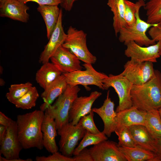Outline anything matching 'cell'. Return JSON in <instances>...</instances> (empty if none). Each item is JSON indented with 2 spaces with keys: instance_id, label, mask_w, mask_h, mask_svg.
I'll list each match as a JSON object with an SVG mask.
<instances>
[{
  "instance_id": "1",
  "label": "cell",
  "mask_w": 161,
  "mask_h": 161,
  "mask_svg": "<svg viewBox=\"0 0 161 161\" xmlns=\"http://www.w3.org/2000/svg\"><path fill=\"white\" fill-rule=\"evenodd\" d=\"M44 115V112L40 109L17 116L18 137L23 149H43L41 125Z\"/></svg>"
},
{
  "instance_id": "2",
  "label": "cell",
  "mask_w": 161,
  "mask_h": 161,
  "mask_svg": "<svg viewBox=\"0 0 161 161\" xmlns=\"http://www.w3.org/2000/svg\"><path fill=\"white\" fill-rule=\"evenodd\" d=\"M132 106L147 112L161 108V72L155 70L150 80L139 85H133L131 92Z\"/></svg>"
},
{
  "instance_id": "3",
  "label": "cell",
  "mask_w": 161,
  "mask_h": 161,
  "mask_svg": "<svg viewBox=\"0 0 161 161\" xmlns=\"http://www.w3.org/2000/svg\"><path fill=\"white\" fill-rule=\"evenodd\" d=\"M80 90L78 86H72L68 85L65 91L54 103L49 106L45 111L55 120L57 130L69 122L70 109Z\"/></svg>"
},
{
  "instance_id": "4",
  "label": "cell",
  "mask_w": 161,
  "mask_h": 161,
  "mask_svg": "<svg viewBox=\"0 0 161 161\" xmlns=\"http://www.w3.org/2000/svg\"><path fill=\"white\" fill-rule=\"evenodd\" d=\"M86 35V34L83 30H78L70 26L62 46L68 49L80 60L84 63L94 64L97 59L87 48Z\"/></svg>"
},
{
  "instance_id": "5",
  "label": "cell",
  "mask_w": 161,
  "mask_h": 161,
  "mask_svg": "<svg viewBox=\"0 0 161 161\" xmlns=\"http://www.w3.org/2000/svg\"><path fill=\"white\" fill-rule=\"evenodd\" d=\"M139 10L135 14V23L131 26L126 25L122 27L119 32V40L125 45L131 41H134L141 46H148L156 43L146 34L147 30L156 24H150L142 20L140 17Z\"/></svg>"
},
{
  "instance_id": "6",
  "label": "cell",
  "mask_w": 161,
  "mask_h": 161,
  "mask_svg": "<svg viewBox=\"0 0 161 161\" xmlns=\"http://www.w3.org/2000/svg\"><path fill=\"white\" fill-rule=\"evenodd\" d=\"M82 65L85 69L84 70L63 73L68 85L72 86L81 85L87 90H90L88 85H93L104 90L103 81L108 76L103 73L97 72L92 64L84 63Z\"/></svg>"
},
{
  "instance_id": "7",
  "label": "cell",
  "mask_w": 161,
  "mask_h": 161,
  "mask_svg": "<svg viewBox=\"0 0 161 161\" xmlns=\"http://www.w3.org/2000/svg\"><path fill=\"white\" fill-rule=\"evenodd\" d=\"M104 90L113 87L117 94L119 104L115 111L118 112L132 106L131 94L133 84L121 74L115 75L109 74L103 81Z\"/></svg>"
},
{
  "instance_id": "8",
  "label": "cell",
  "mask_w": 161,
  "mask_h": 161,
  "mask_svg": "<svg viewBox=\"0 0 161 161\" xmlns=\"http://www.w3.org/2000/svg\"><path fill=\"white\" fill-rule=\"evenodd\" d=\"M57 130L60 137L59 143L60 151L63 155L71 157L78 141L83 138L86 130L79 123L73 125L71 122L65 124Z\"/></svg>"
},
{
  "instance_id": "9",
  "label": "cell",
  "mask_w": 161,
  "mask_h": 161,
  "mask_svg": "<svg viewBox=\"0 0 161 161\" xmlns=\"http://www.w3.org/2000/svg\"><path fill=\"white\" fill-rule=\"evenodd\" d=\"M120 74L134 85L143 84L150 80L154 74L153 63L141 62L131 59L124 65Z\"/></svg>"
},
{
  "instance_id": "10",
  "label": "cell",
  "mask_w": 161,
  "mask_h": 161,
  "mask_svg": "<svg viewBox=\"0 0 161 161\" xmlns=\"http://www.w3.org/2000/svg\"><path fill=\"white\" fill-rule=\"evenodd\" d=\"M0 161H10L18 158L21 151L23 148L18 137L16 122L13 120L7 128L6 134L0 142Z\"/></svg>"
},
{
  "instance_id": "11",
  "label": "cell",
  "mask_w": 161,
  "mask_h": 161,
  "mask_svg": "<svg viewBox=\"0 0 161 161\" xmlns=\"http://www.w3.org/2000/svg\"><path fill=\"white\" fill-rule=\"evenodd\" d=\"M89 149L94 161H127L118 144L113 141H104Z\"/></svg>"
},
{
  "instance_id": "12",
  "label": "cell",
  "mask_w": 161,
  "mask_h": 161,
  "mask_svg": "<svg viewBox=\"0 0 161 161\" xmlns=\"http://www.w3.org/2000/svg\"><path fill=\"white\" fill-rule=\"evenodd\" d=\"M159 41L148 46H140L134 41H131L126 45V48L124 54L127 57L137 61L157 62V59L160 56L159 54Z\"/></svg>"
},
{
  "instance_id": "13",
  "label": "cell",
  "mask_w": 161,
  "mask_h": 161,
  "mask_svg": "<svg viewBox=\"0 0 161 161\" xmlns=\"http://www.w3.org/2000/svg\"><path fill=\"white\" fill-rule=\"evenodd\" d=\"M63 12L61 9L56 26L39 58V62L43 64L49 62L51 57L64 43L66 37L62 24Z\"/></svg>"
},
{
  "instance_id": "14",
  "label": "cell",
  "mask_w": 161,
  "mask_h": 161,
  "mask_svg": "<svg viewBox=\"0 0 161 161\" xmlns=\"http://www.w3.org/2000/svg\"><path fill=\"white\" fill-rule=\"evenodd\" d=\"M110 91L107 93L106 98L100 107L92 109V110L97 114L102 119L104 124L102 132L108 137L111 136L117 127V112L114 110V104L109 97Z\"/></svg>"
},
{
  "instance_id": "15",
  "label": "cell",
  "mask_w": 161,
  "mask_h": 161,
  "mask_svg": "<svg viewBox=\"0 0 161 161\" xmlns=\"http://www.w3.org/2000/svg\"><path fill=\"white\" fill-rule=\"evenodd\" d=\"M101 95L100 92L95 91L92 92L88 96L77 97L70 109L69 122L73 125L77 124L81 117L91 111L93 104Z\"/></svg>"
},
{
  "instance_id": "16",
  "label": "cell",
  "mask_w": 161,
  "mask_h": 161,
  "mask_svg": "<svg viewBox=\"0 0 161 161\" xmlns=\"http://www.w3.org/2000/svg\"><path fill=\"white\" fill-rule=\"evenodd\" d=\"M62 73L81 70L82 67L78 58L68 49L61 46L50 58Z\"/></svg>"
},
{
  "instance_id": "17",
  "label": "cell",
  "mask_w": 161,
  "mask_h": 161,
  "mask_svg": "<svg viewBox=\"0 0 161 161\" xmlns=\"http://www.w3.org/2000/svg\"><path fill=\"white\" fill-rule=\"evenodd\" d=\"M29 7L18 0H2L0 1V16L27 23L29 19L27 11Z\"/></svg>"
},
{
  "instance_id": "18",
  "label": "cell",
  "mask_w": 161,
  "mask_h": 161,
  "mask_svg": "<svg viewBox=\"0 0 161 161\" xmlns=\"http://www.w3.org/2000/svg\"><path fill=\"white\" fill-rule=\"evenodd\" d=\"M67 85L65 77L62 74L44 89L41 95L44 102L40 106V109L45 112L49 106L64 92Z\"/></svg>"
},
{
  "instance_id": "19",
  "label": "cell",
  "mask_w": 161,
  "mask_h": 161,
  "mask_svg": "<svg viewBox=\"0 0 161 161\" xmlns=\"http://www.w3.org/2000/svg\"><path fill=\"white\" fill-rule=\"evenodd\" d=\"M56 130L55 120L45 112L41 125L43 143L46 149L52 154L58 151V150L55 140L58 134Z\"/></svg>"
},
{
  "instance_id": "20",
  "label": "cell",
  "mask_w": 161,
  "mask_h": 161,
  "mask_svg": "<svg viewBox=\"0 0 161 161\" xmlns=\"http://www.w3.org/2000/svg\"><path fill=\"white\" fill-rule=\"evenodd\" d=\"M117 113V127H129L137 125H145L147 112L132 106Z\"/></svg>"
},
{
  "instance_id": "21",
  "label": "cell",
  "mask_w": 161,
  "mask_h": 161,
  "mask_svg": "<svg viewBox=\"0 0 161 161\" xmlns=\"http://www.w3.org/2000/svg\"><path fill=\"white\" fill-rule=\"evenodd\" d=\"M132 136L137 146L154 153L156 151L155 141L145 127L143 125H134L129 127Z\"/></svg>"
},
{
  "instance_id": "22",
  "label": "cell",
  "mask_w": 161,
  "mask_h": 161,
  "mask_svg": "<svg viewBox=\"0 0 161 161\" xmlns=\"http://www.w3.org/2000/svg\"><path fill=\"white\" fill-rule=\"evenodd\" d=\"M35 75L37 83L44 89L63 73L53 63L42 64Z\"/></svg>"
},
{
  "instance_id": "23",
  "label": "cell",
  "mask_w": 161,
  "mask_h": 161,
  "mask_svg": "<svg viewBox=\"0 0 161 161\" xmlns=\"http://www.w3.org/2000/svg\"><path fill=\"white\" fill-rule=\"evenodd\" d=\"M37 10L44 21L47 30V36L49 40L58 22L61 9L58 5H39Z\"/></svg>"
},
{
  "instance_id": "24",
  "label": "cell",
  "mask_w": 161,
  "mask_h": 161,
  "mask_svg": "<svg viewBox=\"0 0 161 161\" xmlns=\"http://www.w3.org/2000/svg\"><path fill=\"white\" fill-rule=\"evenodd\" d=\"M125 0H108L107 4L113 14V26L116 36L127 25L125 19Z\"/></svg>"
},
{
  "instance_id": "25",
  "label": "cell",
  "mask_w": 161,
  "mask_h": 161,
  "mask_svg": "<svg viewBox=\"0 0 161 161\" xmlns=\"http://www.w3.org/2000/svg\"><path fill=\"white\" fill-rule=\"evenodd\" d=\"M119 148L127 161H155V156L154 152L140 147L119 146Z\"/></svg>"
},
{
  "instance_id": "26",
  "label": "cell",
  "mask_w": 161,
  "mask_h": 161,
  "mask_svg": "<svg viewBox=\"0 0 161 161\" xmlns=\"http://www.w3.org/2000/svg\"><path fill=\"white\" fill-rule=\"evenodd\" d=\"M144 126L154 139L161 137V118L158 109L147 112Z\"/></svg>"
},
{
  "instance_id": "27",
  "label": "cell",
  "mask_w": 161,
  "mask_h": 161,
  "mask_svg": "<svg viewBox=\"0 0 161 161\" xmlns=\"http://www.w3.org/2000/svg\"><path fill=\"white\" fill-rule=\"evenodd\" d=\"M144 8L146 10L147 23L154 24L161 23V0H149Z\"/></svg>"
},
{
  "instance_id": "28",
  "label": "cell",
  "mask_w": 161,
  "mask_h": 161,
  "mask_svg": "<svg viewBox=\"0 0 161 161\" xmlns=\"http://www.w3.org/2000/svg\"><path fill=\"white\" fill-rule=\"evenodd\" d=\"M107 139V137L102 131L99 134H95L86 131L81 141L75 149L73 155L78 154L82 150L88 146L97 144Z\"/></svg>"
},
{
  "instance_id": "29",
  "label": "cell",
  "mask_w": 161,
  "mask_h": 161,
  "mask_svg": "<svg viewBox=\"0 0 161 161\" xmlns=\"http://www.w3.org/2000/svg\"><path fill=\"white\" fill-rule=\"evenodd\" d=\"M39 97L38 91L35 86L31 88L22 97L13 104L16 107L23 109H28L35 107Z\"/></svg>"
},
{
  "instance_id": "30",
  "label": "cell",
  "mask_w": 161,
  "mask_h": 161,
  "mask_svg": "<svg viewBox=\"0 0 161 161\" xmlns=\"http://www.w3.org/2000/svg\"><path fill=\"white\" fill-rule=\"evenodd\" d=\"M32 86V84L30 82L11 85L6 97L13 103L24 95Z\"/></svg>"
},
{
  "instance_id": "31",
  "label": "cell",
  "mask_w": 161,
  "mask_h": 161,
  "mask_svg": "<svg viewBox=\"0 0 161 161\" xmlns=\"http://www.w3.org/2000/svg\"><path fill=\"white\" fill-rule=\"evenodd\" d=\"M145 3L144 0H138L135 3L125 0V19L127 25L131 26L135 23L136 12L141 7H144Z\"/></svg>"
},
{
  "instance_id": "32",
  "label": "cell",
  "mask_w": 161,
  "mask_h": 161,
  "mask_svg": "<svg viewBox=\"0 0 161 161\" xmlns=\"http://www.w3.org/2000/svg\"><path fill=\"white\" fill-rule=\"evenodd\" d=\"M118 137L119 146L134 147L137 146L132 136L129 127H117L114 132Z\"/></svg>"
},
{
  "instance_id": "33",
  "label": "cell",
  "mask_w": 161,
  "mask_h": 161,
  "mask_svg": "<svg viewBox=\"0 0 161 161\" xmlns=\"http://www.w3.org/2000/svg\"><path fill=\"white\" fill-rule=\"evenodd\" d=\"M94 112L92 110L88 114L83 117L79 121V123L86 131L92 134H98L101 132L98 129L93 120Z\"/></svg>"
},
{
  "instance_id": "34",
  "label": "cell",
  "mask_w": 161,
  "mask_h": 161,
  "mask_svg": "<svg viewBox=\"0 0 161 161\" xmlns=\"http://www.w3.org/2000/svg\"><path fill=\"white\" fill-rule=\"evenodd\" d=\"M47 157L37 156L36 161H74L73 157L65 156L58 151L52 154Z\"/></svg>"
},
{
  "instance_id": "35",
  "label": "cell",
  "mask_w": 161,
  "mask_h": 161,
  "mask_svg": "<svg viewBox=\"0 0 161 161\" xmlns=\"http://www.w3.org/2000/svg\"><path fill=\"white\" fill-rule=\"evenodd\" d=\"M148 33L152 39L156 42L158 41L161 39V23L151 27Z\"/></svg>"
},
{
  "instance_id": "36",
  "label": "cell",
  "mask_w": 161,
  "mask_h": 161,
  "mask_svg": "<svg viewBox=\"0 0 161 161\" xmlns=\"http://www.w3.org/2000/svg\"><path fill=\"white\" fill-rule=\"evenodd\" d=\"M73 157L74 161H94L89 149L86 148Z\"/></svg>"
},
{
  "instance_id": "37",
  "label": "cell",
  "mask_w": 161,
  "mask_h": 161,
  "mask_svg": "<svg viewBox=\"0 0 161 161\" xmlns=\"http://www.w3.org/2000/svg\"><path fill=\"white\" fill-rule=\"evenodd\" d=\"M25 4L29 2H34L39 5H58L61 0H18Z\"/></svg>"
},
{
  "instance_id": "38",
  "label": "cell",
  "mask_w": 161,
  "mask_h": 161,
  "mask_svg": "<svg viewBox=\"0 0 161 161\" xmlns=\"http://www.w3.org/2000/svg\"><path fill=\"white\" fill-rule=\"evenodd\" d=\"M156 151L154 153L155 156V161H161V137L155 139Z\"/></svg>"
},
{
  "instance_id": "39",
  "label": "cell",
  "mask_w": 161,
  "mask_h": 161,
  "mask_svg": "<svg viewBox=\"0 0 161 161\" xmlns=\"http://www.w3.org/2000/svg\"><path fill=\"white\" fill-rule=\"evenodd\" d=\"M13 121V120L6 116L4 113L1 112H0V125L7 128L11 124Z\"/></svg>"
},
{
  "instance_id": "40",
  "label": "cell",
  "mask_w": 161,
  "mask_h": 161,
  "mask_svg": "<svg viewBox=\"0 0 161 161\" xmlns=\"http://www.w3.org/2000/svg\"><path fill=\"white\" fill-rule=\"evenodd\" d=\"M78 0H61L60 5L65 10L69 11L72 9L74 3Z\"/></svg>"
},
{
  "instance_id": "41",
  "label": "cell",
  "mask_w": 161,
  "mask_h": 161,
  "mask_svg": "<svg viewBox=\"0 0 161 161\" xmlns=\"http://www.w3.org/2000/svg\"><path fill=\"white\" fill-rule=\"evenodd\" d=\"M7 131V128L1 125H0V142H1L5 136Z\"/></svg>"
},
{
  "instance_id": "42",
  "label": "cell",
  "mask_w": 161,
  "mask_h": 161,
  "mask_svg": "<svg viewBox=\"0 0 161 161\" xmlns=\"http://www.w3.org/2000/svg\"><path fill=\"white\" fill-rule=\"evenodd\" d=\"M5 84V82L2 78L0 79V85L1 86H4Z\"/></svg>"
},
{
  "instance_id": "43",
  "label": "cell",
  "mask_w": 161,
  "mask_h": 161,
  "mask_svg": "<svg viewBox=\"0 0 161 161\" xmlns=\"http://www.w3.org/2000/svg\"><path fill=\"white\" fill-rule=\"evenodd\" d=\"M160 43L159 47V54L160 56H161V39L158 41Z\"/></svg>"
},
{
  "instance_id": "44",
  "label": "cell",
  "mask_w": 161,
  "mask_h": 161,
  "mask_svg": "<svg viewBox=\"0 0 161 161\" xmlns=\"http://www.w3.org/2000/svg\"><path fill=\"white\" fill-rule=\"evenodd\" d=\"M3 67L1 66H0V74H2L3 73Z\"/></svg>"
},
{
  "instance_id": "45",
  "label": "cell",
  "mask_w": 161,
  "mask_h": 161,
  "mask_svg": "<svg viewBox=\"0 0 161 161\" xmlns=\"http://www.w3.org/2000/svg\"><path fill=\"white\" fill-rule=\"evenodd\" d=\"M158 111L159 112V113L160 115V117L161 118V108H160L158 109Z\"/></svg>"
},
{
  "instance_id": "46",
  "label": "cell",
  "mask_w": 161,
  "mask_h": 161,
  "mask_svg": "<svg viewBox=\"0 0 161 161\" xmlns=\"http://www.w3.org/2000/svg\"><path fill=\"white\" fill-rule=\"evenodd\" d=\"M2 0H0V1H2Z\"/></svg>"
}]
</instances>
